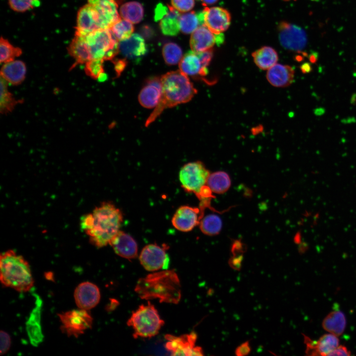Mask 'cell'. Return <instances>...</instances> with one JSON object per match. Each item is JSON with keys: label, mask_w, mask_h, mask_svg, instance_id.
Listing matches in <instances>:
<instances>
[{"label": "cell", "mask_w": 356, "mask_h": 356, "mask_svg": "<svg viewBox=\"0 0 356 356\" xmlns=\"http://www.w3.org/2000/svg\"><path fill=\"white\" fill-rule=\"evenodd\" d=\"M201 231L205 234L213 236L220 233L222 227L221 218L217 215L210 214L201 219L199 224Z\"/></svg>", "instance_id": "cell-32"}, {"label": "cell", "mask_w": 356, "mask_h": 356, "mask_svg": "<svg viewBox=\"0 0 356 356\" xmlns=\"http://www.w3.org/2000/svg\"><path fill=\"white\" fill-rule=\"evenodd\" d=\"M294 74V70L290 66L275 64L267 70L266 78L273 87L285 88L293 83Z\"/></svg>", "instance_id": "cell-21"}, {"label": "cell", "mask_w": 356, "mask_h": 356, "mask_svg": "<svg viewBox=\"0 0 356 356\" xmlns=\"http://www.w3.org/2000/svg\"><path fill=\"white\" fill-rule=\"evenodd\" d=\"M162 54L166 64L170 65L179 63L182 57L181 48L174 43H168L164 44Z\"/></svg>", "instance_id": "cell-34"}, {"label": "cell", "mask_w": 356, "mask_h": 356, "mask_svg": "<svg viewBox=\"0 0 356 356\" xmlns=\"http://www.w3.org/2000/svg\"><path fill=\"white\" fill-rule=\"evenodd\" d=\"M61 331L68 336L78 337L91 327L93 319L88 311L79 309L58 314Z\"/></svg>", "instance_id": "cell-8"}, {"label": "cell", "mask_w": 356, "mask_h": 356, "mask_svg": "<svg viewBox=\"0 0 356 356\" xmlns=\"http://www.w3.org/2000/svg\"><path fill=\"white\" fill-rule=\"evenodd\" d=\"M251 348L249 341H245L238 346L235 351V354L237 356H244L250 354Z\"/></svg>", "instance_id": "cell-43"}, {"label": "cell", "mask_w": 356, "mask_h": 356, "mask_svg": "<svg viewBox=\"0 0 356 356\" xmlns=\"http://www.w3.org/2000/svg\"><path fill=\"white\" fill-rule=\"evenodd\" d=\"M167 248L156 244L146 245L142 249L139 260L141 265L147 270L157 271L161 268L167 269L169 257L166 250Z\"/></svg>", "instance_id": "cell-12"}, {"label": "cell", "mask_w": 356, "mask_h": 356, "mask_svg": "<svg viewBox=\"0 0 356 356\" xmlns=\"http://www.w3.org/2000/svg\"><path fill=\"white\" fill-rule=\"evenodd\" d=\"M199 25L206 26L215 34H220L229 27L231 16L228 10L220 7H205L197 13Z\"/></svg>", "instance_id": "cell-10"}, {"label": "cell", "mask_w": 356, "mask_h": 356, "mask_svg": "<svg viewBox=\"0 0 356 356\" xmlns=\"http://www.w3.org/2000/svg\"><path fill=\"white\" fill-rule=\"evenodd\" d=\"M97 11L99 17L100 29H110L121 18L118 11V3L116 0H88Z\"/></svg>", "instance_id": "cell-15"}, {"label": "cell", "mask_w": 356, "mask_h": 356, "mask_svg": "<svg viewBox=\"0 0 356 356\" xmlns=\"http://www.w3.org/2000/svg\"><path fill=\"white\" fill-rule=\"evenodd\" d=\"M162 83L161 78L157 76L148 79L138 94L140 105L146 108L156 107L161 96Z\"/></svg>", "instance_id": "cell-18"}, {"label": "cell", "mask_w": 356, "mask_h": 356, "mask_svg": "<svg viewBox=\"0 0 356 356\" xmlns=\"http://www.w3.org/2000/svg\"><path fill=\"white\" fill-rule=\"evenodd\" d=\"M304 338L306 345L305 352L308 356H327L339 345L338 336L330 333L324 334L317 340H312L306 335Z\"/></svg>", "instance_id": "cell-17"}, {"label": "cell", "mask_w": 356, "mask_h": 356, "mask_svg": "<svg viewBox=\"0 0 356 356\" xmlns=\"http://www.w3.org/2000/svg\"><path fill=\"white\" fill-rule=\"evenodd\" d=\"M179 70L187 76H205L208 72L203 68L196 52L191 50L186 52L179 62Z\"/></svg>", "instance_id": "cell-25"}, {"label": "cell", "mask_w": 356, "mask_h": 356, "mask_svg": "<svg viewBox=\"0 0 356 356\" xmlns=\"http://www.w3.org/2000/svg\"><path fill=\"white\" fill-rule=\"evenodd\" d=\"M100 29L99 17L94 8L89 3L81 7L77 13L75 34L86 35Z\"/></svg>", "instance_id": "cell-16"}, {"label": "cell", "mask_w": 356, "mask_h": 356, "mask_svg": "<svg viewBox=\"0 0 356 356\" xmlns=\"http://www.w3.org/2000/svg\"><path fill=\"white\" fill-rule=\"evenodd\" d=\"M142 32V34L146 38H150L153 34V31L151 30V28L147 26L143 28Z\"/></svg>", "instance_id": "cell-48"}, {"label": "cell", "mask_w": 356, "mask_h": 356, "mask_svg": "<svg viewBox=\"0 0 356 356\" xmlns=\"http://www.w3.org/2000/svg\"><path fill=\"white\" fill-rule=\"evenodd\" d=\"M114 64L115 71L117 75H120L127 65V60L125 59L112 60Z\"/></svg>", "instance_id": "cell-46"}, {"label": "cell", "mask_w": 356, "mask_h": 356, "mask_svg": "<svg viewBox=\"0 0 356 356\" xmlns=\"http://www.w3.org/2000/svg\"><path fill=\"white\" fill-rule=\"evenodd\" d=\"M351 352L344 346L339 345L327 356H350Z\"/></svg>", "instance_id": "cell-45"}, {"label": "cell", "mask_w": 356, "mask_h": 356, "mask_svg": "<svg viewBox=\"0 0 356 356\" xmlns=\"http://www.w3.org/2000/svg\"><path fill=\"white\" fill-rule=\"evenodd\" d=\"M199 25L197 13L194 11L183 14L179 17L180 30L184 34L193 32Z\"/></svg>", "instance_id": "cell-36"}, {"label": "cell", "mask_w": 356, "mask_h": 356, "mask_svg": "<svg viewBox=\"0 0 356 356\" xmlns=\"http://www.w3.org/2000/svg\"><path fill=\"white\" fill-rule=\"evenodd\" d=\"M122 211L110 202H104L82 218L81 226L92 244L98 248L110 244L123 221Z\"/></svg>", "instance_id": "cell-1"}, {"label": "cell", "mask_w": 356, "mask_h": 356, "mask_svg": "<svg viewBox=\"0 0 356 356\" xmlns=\"http://www.w3.org/2000/svg\"><path fill=\"white\" fill-rule=\"evenodd\" d=\"M0 279L4 286L19 292L29 291L34 285L28 262L12 250L0 254Z\"/></svg>", "instance_id": "cell-4"}, {"label": "cell", "mask_w": 356, "mask_h": 356, "mask_svg": "<svg viewBox=\"0 0 356 356\" xmlns=\"http://www.w3.org/2000/svg\"><path fill=\"white\" fill-rule=\"evenodd\" d=\"M301 69L304 73L309 72L311 69V66L308 64H305L301 67Z\"/></svg>", "instance_id": "cell-49"}, {"label": "cell", "mask_w": 356, "mask_h": 356, "mask_svg": "<svg viewBox=\"0 0 356 356\" xmlns=\"http://www.w3.org/2000/svg\"><path fill=\"white\" fill-rule=\"evenodd\" d=\"M207 184L212 192L223 194L229 188L231 180L226 173L223 171H218L210 174Z\"/></svg>", "instance_id": "cell-29"}, {"label": "cell", "mask_w": 356, "mask_h": 356, "mask_svg": "<svg viewBox=\"0 0 356 356\" xmlns=\"http://www.w3.org/2000/svg\"><path fill=\"white\" fill-rule=\"evenodd\" d=\"M161 96L157 105L146 120L148 127L166 109L189 101L197 93L188 76L180 70L169 72L161 77Z\"/></svg>", "instance_id": "cell-2"}, {"label": "cell", "mask_w": 356, "mask_h": 356, "mask_svg": "<svg viewBox=\"0 0 356 356\" xmlns=\"http://www.w3.org/2000/svg\"><path fill=\"white\" fill-rule=\"evenodd\" d=\"M313 0V1H318V0Z\"/></svg>", "instance_id": "cell-51"}, {"label": "cell", "mask_w": 356, "mask_h": 356, "mask_svg": "<svg viewBox=\"0 0 356 356\" xmlns=\"http://www.w3.org/2000/svg\"><path fill=\"white\" fill-rule=\"evenodd\" d=\"M67 50L75 60L72 68L77 64L86 63L92 59L91 53L83 35L75 34Z\"/></svg>", "instance_id": "cell-24"}, {"label": "cell", "mask_w": 356, "mask_h": 356, "mask_svg": "<svg viewBox=\"0 0 356 356\" xmlns=\"http://www.w3.org/2000/svg\"><path fill=\"white\" fill-rule=\"evenodd\" d=\"M173 7L179 12H187L194 6V0H171Z\"/></svg>", "instance_id": "cell-39"}, {"label": "cell", "mask_w": 356, "mask_h": 356, "mask_svg": "<svg viewBox=\"0 0 356 356\" xmlns=\"http://www.w3.org/2000/svg\"><path fill=\"white\" fill-rule=\"evenodd\" d=\"M119 52L126 58L137 59L144 55L147 47L143 38L137 34H133L128 39L119 43Z\"/></svg>", "instance_id": "cell-22"}, {"label": "cell", "mask_w": 356, "mask_h": 356, "mask_svg": "<svg viewBox=\"0 0 356 356\" xmlns=\"http://www.w3.org/2000/svg\"><path fill=\"white\" fill-rule=\"evenodd\" d=\"M10 8L14 11L24 12L38 7L40 0H8Z\"/></svg>", "instance_id": "cell-38"}, {"label": "cell", "mask_w": 356, "mask_h": 356, "mask_svg": "<svg viewBox=\"0 0 356 356\" xmlns=\"http://www.w3.org/2000/svg\"><path fill=\"white\" fill-rule=\"evenodd\" d=\"M92 59L112 60L119 52V42L110 29H100L83 35Z\"/></svg>", "instance_id": "cell-7"}, {"label": "cell", "mask_w": 356, "mask_h": 356, "mask_svg": "<svg viewBox=\"0 0 356 356\" xmlns=\"http://www.w3.org/2000/svg\"><path fill=\"white\" fill-rule=\"evenodd\" d=\"M122 18L136 24L141 21L144 14V9L141 3L137 1H130L123 4L120 8Z\"/></svg>", "instance_id": "cell-30"}, {"label": "cell", "mask_w": 356, "mask_h": 356, "mask_svg": "<svg viewBox=\"0 0 356 356\" xmlns=\"http://www.w3.org/2000/svg\"><path fill=\"white\" fill-rule=\"evenodd\" d=\"M203 215L199 207L181 206L174 214L172 223L177 229L182 232H188L199 225Z\"/></svg>", "instance_id": "cell-13"}, {"label": "cell", "mask_w": 356, "mask_h": 356, "mask_svg": "<svg viewBox=\"0 0 356 356\" xmlns=\"http://www.w3.org/2000/svg\"><path fill=\"white\" fill-rule=\"evenodd\" d=\"M0 355L6 354L11 346V338L9 334L4 331H0Z\"/></svg>", "instance_id": "cell-41"}, {"label": "cell", "mask_w": 356, "mask_h": 356, "mask_svg": "<svg viewBox=\"0 0 356 356\" xmlns=\"http://www.w3.org/2000/svg\"><path fill=\"white\" fill-rule=\"evenodd\" d=\"M213 48L203 52H196L200 59L204 70L207 72H208V67L213 56Z\"/></svg>", "instance_id": "cell-40"}, {"label": "cell", "mask_w": 356, "mask_h": 356, "mask_svg": "<svg viewBox=\"0 0 356 356\" xmlns=\"http://www.w3.org/2000/svg\"><path fill=\"white\" fill-rule=\"evenodd\" d=\"M244 248L242 243L236 241L234 242L232 246L231 252L233 255L242 254L244 252Z\"/></svg>", "instance_id": "cell-47"}, {"label": "cell", "mask_w": 356, "mask_h": 356, "mask_svg": "<svg viewBox=\"0 0 356 356\" xmlns=\"http://www.w3.org/2000/svg\"><path fill=\"white\" fill-rule=\"evenodd\" d=\"M118 41L129 39L134 31V27L129 20L120 19L110 28Z\"/></svg>", "instance_id": "cell-35"}, {"label": "cell", "mask_w": 356, "mask_h": 356, "mask_svg": "<svg viewBox=\"0 0 356 356\" xmlns=\"http://www.w3.org/2000/svg\"><path fill=\"white\" fill-rule=\"evenodd\" d=\"M103 60L93 59L85 63V71L86 74L93 79H98L104 73Z\"/></svg>", "instance_id": "cell-37"}, {"label": "cell", "mask_w": 356, "mask_h": 356, "mask_svg": "<svg viewBox=\"0 0 356 356\" xmlns=\"http://www.w3.org/2000/svg\"><path fill=\"white\" fill-rule=\"evenodd\" d=\"M254 62L260 69L268 70L278 60L276 51L272 47L264 46L252 53Z\"/></svg>", "instance_id": "cell-27"}, {"label": "cell", "mask_w": 356, "mask_h": 356, "mask_svg": "<svg viewBox=\"0 0 356 356\" xmlns=\"http://www.w3.org/2000/svg\"><path fill=\"white\" fill-rule=\"evenodd\" d=\"M210 175L209 170L200 161L189 162L181 168L179 179L182 188L187 192L194 193L200 200L199 208L204 210L212 208L210 201L214 195L207 185Z\"/></svg>", "instance_id": "cell-5"}, {"label": "cell", "mask_w": 356, "mask_h": 356, "mask_svg": "<svg viewBox=\"0 0 356 356\" xmlns=\"http://www.w3.org/2000/svg\"><path fill=\"white\" fill-rule=\"evenodd\" d=\"M8 82L0 77V111L2 114L11 112L15 106L20 102L13 97L8 89Z\"/></svg>", "instance_id": "cell-31"}, {"label": "cell", "mask_w": 356, "mask_h": 356, "mask_svg": "<svg viewBox=\"0 0 356 356\" xmlns=\"http://www.w3.org/2000/svg\"><path fill=\"white\" fill-rule=\"evenodd\" d=\"M217 44V35L212 33L206 26L201 25L192 32L190 39V46L195 52H203L211 48Z\"/></svg>", "instance_id": "cell-20"}, {"label": "cell", "mask_w": 356, "mask_h": 356, "mask_svg": "<svg viewBox=\"0 0 356 356\" xmlns=\"http://www.w3.org/2000/svg\"><path fill=\"white\" fill-rule=\"evenodd\" d=\"M168 8L162 3L157 5L154 12V19L156 21L161 20L168 13Z\"/></svg>", "instance_id": "cell-44"}, {"label": "cell", "mask_w": 356, "mask_h": 356, "mask_svg": "<svg viewBox=\"0 0 356 356\" xmlns=\"http://www.w3.org/2000/svg\"><path fill=\"white\" fill-rule=\"evenodd\" d=\"M26 72L24 62L14 60L4 63L0 69V77L11 85H18L25 80Z\"/></svg>", "instance_id": "cell-23"}, {"label": "cell", "mask_w": 356, "mask_h": 356, "mask_svg": "<svg viewBox=\"0 0 356 356\" xmlns=\"http://www.w3.org/2000/svg\"><path fill=\"white\" fill-rule=\"evenodd\" d=\"M115 253L118 256L128 260L137 256V244L130 234L119 230L110 242Z\"/></svg>", "instance_id": "cell-19"}, {"label": "cell", "mask_w": 356, "mask_h": 356, "mask_svg": "<svg viewBox=\"0 0 356 356\" xmlns=\"http://www.w3.org/2000/svg\"><path fill=\"white\" fill-rule=\"evenodd\" d=\"M0 63H6L15 59L22 53V49L12 45L9 41L2 38L0 40Z\"/></svg>", "instance_id": "cell-33"}, {"label": "cell", "mask_w": 356, "mask_h": 356, "mask_svg": "<svg viewBox=\"0 0 356 356\" xmlns=\"http://www.w3.org/2000/svg\"><path fill=\"white\" fill-rule=\"evenodd\" d=\"M279 39L285 48L294 51H301L306 46L307 37L301 27L286 21L281 22L278 26Z\"/></svg>", "instance_id": "cell-11"}, {"label": "cell", "mask_w": 356, "mask_h": 356, "mask_svg": "<svg viewBox=\"0 0 356 356\" xmlns=\"http://www.w3.org/2000/svg\"><path fill=\"white\" fill-rule=\"evenodd\" d=\"M203 5L212 4L216 3L218 0H201Z\"/></svg>", "instance_id": "cell-50"}, {"label": "cell", "mask_w": 356, "mask_h": 356, "mask_svg": "<svg viewBox=\"0 0 356 356\" xmlns=\"http://www.w3.org/2000/svg\"><path fill=\"white\" fill-rule=\"evenodd\" d=\"M164 324V321L160 318L157 309L149 301L146 305L139 306L127 321V325L134 330V338L154 337Z\"/></svg>", "instance_id": "cell-6"}, {"label": "cell", "mask_w": 356, "mask_h": 356, "mask_svg": "<svg viewBox=\"0 0 356 356\" xmlns=\"http://www.w3.org/2000/svg\"><path fill=\"white\" fill-rule=\"evenodd\" d=\"M243 254L233 255L229 261V266L235 270H240L242 267V262L243 261Z\"/></svg>", "instance_id": "cell-42"}, {"label": "cell", "mask_w": 356, "mask_h": 356, "mask_svg": "<svg viewBox=\"0 0 356 356\" xmlns=\"http://www.w3.org/2000/svg\"><path fill=\"white\" fill-rule=\"evenodd\" d=\"M323 328L337 336L342 335L346 328V319L344 313L339 310L331 312L323 319Z\"/></svg>", "instance_id": "cell-26"}, {"label": "cell", "mask_w": 356, "mask_h": 356, "mask_svg": "<svg viewBox=\"0 0 356 356\" xmlns=\"http://www.w3.org/2000/svg\"><path fill=\"white\" fill-rule=\"evenodd\" d=\"M74 296L79 309L89 311L96 307L99 302L100 292L95 284L85 281L77 286Z\"/></svg>", "instance_id": "cell-14"}, {"label": "cell", "mask_w": 356, "mask_h": 356, "mask_svg": "<svg viewBox=\"0 0 356 356\" xmlns=\"http://www.w3.org/2000/svg\"><path fill=\"white\" fill-rule=\"evenodd\" d=\"M134 290L142 299H158L161 303L178 304L181 298L180 281L174 270L156 272L140 278Z\"/></svg>", "instance_id": "cell-3"}, {"label": "cell", "mask_w": 356, "mask_h": 356, "mask_svg": "<svg viewBox=\"0 0 356 356\" xmlns=\"http://www.w3.org/2000/svg\"><path fill=\"white\" fill-rule=\"evenodd\" d=\"M167 342L166 349L173 356H203L201 347L195 346L197 335L194 332L176 336L171 334L165 336Z\"/></svg>", "instance_id": "cell-9"}, {"label": "cell", "mask_w": 356, "mask_h": 356, "mask_svg": "<svg viewBox=\"0 0 356 356\" xmlns=\"http://www.w3.org/2000/svg\"><path fill=\"white\" fill-rule=\"evenodd\" d=\"M169 11L161 20L159 26L161 32L167 36H176L180 30L179 17L178 10L172 6L168 5Z\"/></svg>", "instance_id": "cell-28"}]
</instances>
